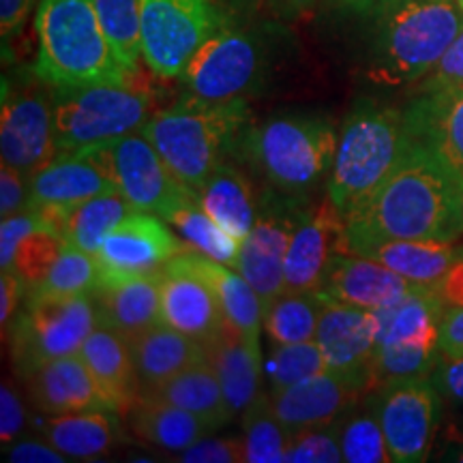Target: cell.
Listing matches in <instances>:
<instances>
[{"instance_id": "cell-1", "label": "cell", "mask_w": 463, "mask_h": 463, "mask_svg": "<svg viewBox=\"0 0 463 463\" xmlns=\"http://www.w3.org/2000/svg\"><path fill=\"white\" fill-rule=\"evenodd\" d=\"M339 253L378 241L457 242L463 236V172L425 144L344 215Z\"/></svg>"}, {"instance_id": "cell-2", "label": "cell", "mask_w": 463, "mask_h": 463, "mask_svg": "<svg viewBox=\"0 0 463 463\" xmlns=\"http://www.w3.org/2000/svg\"><path fill=\"white\" fill-rule=\"evenodd\" d=\"M364 78L380 86L420 82L463 28L457 0H369Z\"/></svg>"}, {"instance_id": "cell-3", "label": "cell", "mask_w": 463, "mask_h": 463, "mask_svg": "<svg viewBox=\"0 0 463 463\" xmlns=\"http://www.w3.org/2000/svg\"><path fill=\"white\" fill-rule=\"evenodd\" d=\"M249 125L251 109L242 97L208 101L189 92L170 108L155 112L140 131L174 178L198 195L232 150H239Z\"/></svg>"}, {"instance_id": "cell-4", "label": "cell", "mask_w": 463, "mask_h": 463, "mask_svg": "<svg viewBox=\"0 0 463 463\" xmlns=\"http://www.w3.org/2000/svg\"><path fill=\"white\" fill-rule=\"evenodd\" d=\"M34 75L48 86L133 84L118 61L95 0H42L34 15Z\"/></svg>"}, {"instance_id": "cell-5", "label": "cell", "mask_w": 463, "mask_h": 463, "mask_svg": "<svg viewBox=\"0 0 463 463\" xmlns=\"http://www.w3.org/2000/svg\"><path fill=\"white\" fill-rule=\"evenodd\" d=\"M412 142L402 109L356 103L341 125L326 195L345 215L389 178Z\"/></svg>"}, {"instance_id": "cell-6", "label": "cell", "mask_w": 463, "mask_h": 463, "mask_svg": "<svg viewBox=\"0 0 463 463\" xmlns=\"http://www.w3.org/2000/svg\"><path fill=\"white\" fill-rule=\"evenodd\" d=\"M339 133L326 116L279 114L251 127L239 150L270 187L303 195L331 172Z\"/></svg>"}, {"instance_id": "cell-7", "label": "cell", "mask_w": 463, "mask_h": 463, "mask_svg": "<svg viewBox=\"0 0 463 463\" xmlns=\"http://www.w3.org/2000/svg\"><path fill=\"white\" fill-rule=\"evenodd\" d=\"M153 114V95L133 84L52 86L58 153L109 146L140 131Z\"/></svg>"}, {"instance_id": "cell-8", "label": "cell", "mask_w": 463, "mask_h": 463, "mask_svg": "<svg viewBox=\"0 0 463 463\" xmlns=\"http://www.w3.org/2000/svg\"><path fill=\"white\" fill-rule=\"evenodd\" d=\"M99 324L92 294L82 297H24V307L11 324V358L20 380L43 364L80 354Z\"/></svg>"}, {"instance_id": "cell-9", "label": "cell", "mask_w": 463, "mask_h": 463, "mask_svg": "<svg viewBox=\"0 0 463 463\" xmlns=\"http://www.w3.org/2000/svg\"><path fill=\"white\" fill-rule=\"evenodd\" d=\"M222 24L213 0H140L142 61L157 78H178Z\"/></svg>"}, {"instance_id": "cell-10", "label": "cell", "mask_w": 463, "mask_h": 463, "mask_svg": "<svg viewBox=\"0 0 463 463\" xmlns=\"http://www.w3.org/2000/svg\"><path fill=\"white\" fill-rule=\"evenodd\" d=\"M264 71L266 52L258 34L222 24L195 52L181 78L191 95L228 101L256 89Z\"/></svg>"}, {"instance_id": "cell-11", "label": "cell", "mask_w": 463, "mask_h": 463, "mask_svg": "<svg viewBox=\"0 0 463 463\" xmlns=\"http://www.w3.org/2000/svg\"><path fill=\"white\" fill-rule=\"evenodd\" d=\"M303 195L269 187L258 198V215L247 239L241 242L236 270L256 288L266 307L283 292V266L294 230L305 217Z\"/></svg>"}, {"instance_id": "cell-12", "label": "cell", "mask_w": 463, "mask_h": 463, "mask_svg": "<svg viewBox=\"0 0 463 463\" xmlns=\"http://www.w3.org/2000/svg\"><path fill=\"white\" fill-rule=\"evenodd\" d=\"M391 459L420 463L430 457L438 427L439 391L431 375L391 382L382 386L373 402Z\"/></svg>"}, {"instance_id": "cell-13", "label": "cell", "mask_w": 463, "mask_h": 463, "mask_svg": "<svg viewBox=\"0 0 463 463\" xmlns=\"http://www.w3.org/2000/svg\"><path fill=\"white\" fill-rule=\"evenodd\" d=\"M56 155L52 92L37 84L9 92L3 84V114H0L3 164L15 167L31 181Z\"/></svg>"}, {"instance_id": "cell-14", "label": "cell", "mask_w": 463, "mask_h": 463, "mask_svg": "<svg viewBox=\"0 0 463 463\" xmlns=\"http://www.w3.org/2000/svg\"><path fill=\"white\" fill-rule=\"evenodd\" d=\"M109 165L120 195L131 202L136 211L155 213L164 217L178 204L198 198L174 178L170 167L161 159L142 131L120 137L109 144Z\"/></svg>"}, {"instance_id": "cell-15", "label": "cell", "mask_w": 463, "mask_h": 463, "mask_svg": "<svg viewBox=\"0 0 463 463\" xmlns=\"http://www.w3.org/2000/svg\"><path fill=\"white\" fill-rule=\"evenodd\" d=\"M316 344L322 350L326 372L372 391V364L378 350V317L372 309L326 298Z\"/></svg>"}, {"instance_id": "cell-16", "label": "cell", "mask_w": 463, "mask_h": 463, "mask_svg": "<svg viewBox=\"0 0 463 463\" xmlns=\"http://www.w3.org/2000/svg\"><path fill=\"white\" fill-rule=\"evenodd\" d=\"M155 213L133 211L103 242L97 262L101 275H144L161 270L178 253L191 251Z\"/></svg>"}, {"instance_id": "cell-17", "label": "cell", "mask_w": 463, "mask_h": 463, "mask_svg": "<svg viewBox=\"0 0 463 463\" xmlns=\"http://www.w3.org/2000/svg\"><path fill=\"white\" fill-rule=\"evenodd\" d=\"M109 191H118L109 165V146L58 153L31 178V208L71 211Z\"/></svg>"}, {"instance_id": "cell-18", "label": "cell", "mask_w": 463, "mask_h": 463, "mask_svg": "<svg viewBox=\"0 0 463 463\" xmlns=\"http://www.w3.org/2000/svg\"><path fill=\"white\" fill-rule=\"evenodd\" d=\"M345 219L335 202L324 198L294 230L283 266V292H316L339 253Z\"/></svg>"}, {"instance_id": "cell-19", "label": "cell", "mask_w": 463, "mask_h": 463, "mask_svg": "<svg viewBox=\"0 0 463 463\" xmlns=\"http://www.w3.org/2000/svg\"><path fill=\"white\" fill-rule=\"evenodd\" d=\"M367 389L337 373L322 372L286 389L270 391L269 402L286 430L300 431L333 425L361 399Z\"/></svg>"}, {"instance_id": "cell-20", "label": "cell", "mask_w": 463, "mask_h": 463, "mask_svg": "<svg viewBox=\"0 0 463 463\" xmlns=\"http://www.w3.org/2000/svg\"><path fill=\"white\" fill-rule=\"evenodd\" d=\"M416 288L419 283L405 279L372 258L337 253L328 266L320 292L335 303L375 311L399 303Z\"/></svg>"}, {"instance_id": "cell-21", "label": "cell", "mask_w": 463, "mask_h": 463, "mask_svg": "<svg viewBox=\"0 0 463 463\" xmlns=\"http://www.w3.org/2000/svg\"><path fill=\"white\" fill-rule=\"evenodd\" d=\"M161 279L164 269L144 275H101L95 298L99 324L114 328L127 339L161 324Z\"/></svg>"}, {"instance_id": "cell-22", "label": "cell", "mask_w": 463, "mask_h": 463, "mask_svg": "<svg viewBox=\"0 0 463 463\" xmlns=\"http://www.w3.org/2000/svg\"><path fill=\"white\" fill-rule=\"evenodd\" d=\"M225 322L228 320L211 286L200 275L170 260L161 279V324L206 344L222 331Z\"/></svg>"}, {"instance_id": "cell-23", "label": "cell", "mask_w": 463, "mask_h": 463, "mask_svg": "<svg viewBox=\"0 0 463 463\" xmlns=\"http://www.w3.org/2000/svg\"><path fill=\"white\" fill-rule=\"evenodd\" d=\"M26 386L34 408L48 416L86 412V410L114 412L112 403L103 395L80 354L43 364L26 380Z\"/></svg>"}, {"instance_id": "cell-24", "label": "cell", "mask_w": 463, "mask_h": 463, "mask_svg": "<svg viewBox=\"0 0 463 463\" xmlns=\"http://www.w3.org/2000/svg\"><path fill=\"white\" fill-rule=\"evenodd\" d=\"M172 262L200 275L215 292L225 320L241 333V337L253 350L262 352V347H260V335H262L264 324L262 298L239 270L200 251H183L176 258H172Z\"/></svg>"}, {"instance_id": "cell-25", "label": "cell", "mask_w": 463, "mask_h": 463, "mask_svg": "<svg viewBox=\"0 0 463 463\" xmlns=\"http://www.w3.org/2000/svg\"><path fill=\"white\" fill-rule=\"evenodd\" d=\"M80 356L84 358L103 395L109 399L114 412H129L142 392L129 339L106 324H97L95 331L84 341Z\"/></svg>"}, {"instance_id": "cell-26", "label": "cell", "mask_w": 463, "mask_h": 463, "mask_svg": "<svg viewBox=\"0 0 463 463\" xmlns=\"http://www.w3.org/2000/svg\"><path fill=\"white\" fill-rule=\"evenodd\" d=\"M403 112L412 140L463 172V86L422 92Z\"/></svg>"}, {"instance_id": "cell-27", "label": "cell", "mask_w": 463, "mask_h": 463, "mask_svg": "<svg viewBox=\"0 0 463 463\" xmlns=\"http://www.w3.org/2000/svg\"><path fill=\"white\" fill-rule=\"evenodd\" d=\"M344 253L372 258L419 286H438L450 266L463 258V245L439 241H378L350 247Z\"/></svg>"}, {"instance_id": "cell-28", "label": "cell", "mask_w": 463, "mask_h": 463, "mask_svg": "<svg viewBox=\"0 0 463 463\" xmlns=\"http://www.w3.org/2000/svg\"><path fill=\"white\" fill-rule=\"evenodd\" d=\"M204 345L232 414L242 412L260 392V380L264 375L262 352L253 350L230 322Z\"/></svg>"}, {"instance_id": "cell-29", "label": "cell", "mask_w": 463, "mask_h": 463, "mask_svg": "<svg viewBox=\"0 0 463 463\" xmlns=\"http://www.w3.org/2000/svg\"><path fill=\"white\" fill-rule=\"evenodd\" d=\"M129 344L142 389L157 386L208 358L206 345L202 341L167 324H157L136 335L129 339Z\"/></svg>"}, {"instance_id": "cell-30", "label": "cell", "mask_w": 463, "mask_h": 463, "mask_svg": "<svg viewBox=\"0 0 463 463\" xmlns=\"http://www.w3.org/2000/svg\"><path fill=\"white\" fill-rule=\"evenodd\" d=\"M45 442L69 457V461H92L108 455L120 439L118 422L109 410H86L50 416L39 422Z\"/></svg>"}, {"instance_id": "cell-31", "label": "cell", "mask_w": 463, "mask_h": 463, "mask_svg": "<svg viewBox=\"0 0 463 463\" xmlns=\"http://www.w3.org/2000/svg\"><path fill=\"white\" fill-rule=\"evenodd\" d=\"M142 395L161 399V402H167L200 416L213 431L228 425L232 416H234L228 402H225L222 382H219L208 358L184 369L183 373L161 382L157 386L142 389Z\"/></svg>"}, {"instance_id": "cell-32", "label": "cell", "mask_w": 463, "mask_h": 463, "mask_svg": "<svg viewBox=\"0 0 463 463\" xmlns=\"http://www.w3.org/2000/svg\"><path fill=\"white\" fill-rule=\"evenodd\" d=\"M127 419L137 438L157 449L170 450V453H181L198 439L206 438L208 433H213L200 416L161 402V399L142 395V392L127 412Z\"/></svg>"}, {"instance_id": "cell-33", "label": "cell", "mask_w": 463, "mask_h": 463, "mask_svg": "<svg viewBox=\"0 0 463 463\" xmlns=\"http://www.w3.org/2000/svg\"><path fill=\"white\" fill-rule=\"evenodd\" d=\"M198 202L208 215L241 242L256 223L258 198H253L245 174L228 161L208 176L204 187L198 191Z\"/></svg>"}, {"instance_id": "cell-34", "label": "cell", "mask_w": 463, "mask_h": 463, "mask_svg": "<svg viewBox=\"0 0 463 463\" xmlns=\"http://www.w3.org/2000/svg\"><path fill=\"white\" fill-rule=\"evenodd\" d=\"M378 317V345L403 341L439 339V324L447 314L436 286H419L399 303L375 309Z\"/></svg>"}, {"instance_id": "cell-35", "label": "cell", "mask_w": 463, "mask_h": 463, "mask_svg": "<svg viewBox=\"0 0 463 463\" xmlns=\"http://www.w3.org/2000/svg\"><path fill=\"white\" fill-rule=\"evenodd\" d=\"M165 222L178 232L184 245L191 251H200L204 256L217 260L236 269L241 256V241L228 234L204 208L198 198H191L178 204L165 215Z\"/></svg>"}, {"instance_id": "cell-36", "label": "cell", "mask_w": 463, "mask_h": 463, "mask_svg": "<svg viewBox=\"0 0 463 463\" xmlns=\"http://www.w3.org/2000/svg\"><path fill=\"white\" fill-rule=\"evenodd\" d=\"M326 297L316 292H281L264 307V326L273 344L314 341Z\"/></svg>"}, {"instance_id": "cell-37", "label": "cell", "mask_w": 463, "mask_h": 463, "mask_svg": "<svg viewBox=\"0 0 463 463\" xmlns=\"http://www.w3.org/2000/svg\"><path fill=\"white\" fill-rule=\"evenodd\" d=\"M133 211L136 208L131 206V202L118 191H109V194L86 200L69 213L65 241L86 253L97 256L109 232Z\"/></svg>"}, {"instance_id": "cell-38", "label": "cell", "mask_w": 463, "mask_h": 463, "mask_svg": "<svg viewBox=\"0 0 463 463\" xmlns=\"http://www.w3.org/2000/svg\"><path fill=\"white\" fill-rule=\"evenodd\" d=\"M439 361H442L439 339L378 345L372 364V389H382L391 382L431 375Z\"/></svg>"}, {"instance_id": "cell-39", "label": "cell", "mask_w": 463, "mask_h": 463, "mask_svg": "<svg viewBox=\"0 0 463 463\" xmlns=\"http://www.w3.org/2000/svg\"><path fill=\"white\" fill-rule=\"evenodd\" d=\"M292 431L286 430L270 408L269 395L258 397L242 410V447L245 463H281L286 461Z\"/></svg>"}, {"instance_id": "cell-40", "label": "cell", "mask_w": 463, "mask_h": 463, "mask_svg": "<svg viewBox=\"0 0 463 463\" xmlns=\"http://www.w3.org/2000/svg\"><path fill=\"white\" fill-rule=\"evenodd\" d=\"M97 283H99L97 256L65 241L61 256L37 286L26 289V297H82V294L95 292Z\"/></svg>"}, {"instance_id": "cell-41", "label": "cell", "mask_w": 463, "mask_h": 463, "mask_svg": "<svg viewBox=\"0 0 463 463\" xmlns=\"http://www.w3.org/2000/svg\"><path fill=\"white\" fill-rule=\"evenodd\" d=\"M95 9L118 61L129 73H140V0H95Z\"/></svg>"}, {"instance_id": "cell-42", "label": "cell", "mask_w": 463, "mask_h": 463, "mask_svg": "<svg viewBox=\"0 0 463 463\" xmlns=\"http://www.w3.org/2000/svg\"><path fill=\"white\" fill-rule=\"evenodd\" d=\"M322 372H326V363L316 339L300 344H275V350L264 361V375L273 391L298 384Z\"/></svg>"}, {"instance_id": "cell-43", "label": "cell", "mask_w": 463, "mask_h": 463, "mask_svg": "<svg viewBox=\"0 0 463 463\" xmlns=\"http://www.w3.org/2000/svg\"><path fill=\"white\" fill-rule=\"evenodd\" d=\"M339 442L344 461L347 463H386L391 459L389 444H386L384 431L378 416L363 412L350 416L339 427Z\"/></svg>"}, {"instance_id": "cell-44", "label": "cell", "mask_w": 463, "mask_h": 463, "mask_svg": "<svg viewBox=\"0 0 463 463\" xmlns=\"http://www.w3.org/2000/svg\"><path fill=\"white\" fill-rule=\"evenodd\" d=\"M62 245H65L62 236L39 225L37 230H33L26 236L20 249H17L14 269L11 270H15L24 279L26 289L37 286L50 270V266L56 262V258L61 256Z\"/></svg>"}, {"instance_id": "cell-45", "label": "cell", "mask_w": 463, "mask_h": 463, "mask_svg": "<svg viewBox=\"0 0 463 463\" xmlns=\"http://www.w3.org/2000/svg\"><path fill=\"white\" fill-rule=\"evenodd\" d=\"M286 461L289 463H339L344 461L339 427L324 425L294 431L289 438Z\"/></svg>"}, {"instance_id": "cell-46", "label": "cell", "mask_w": 463, "mask_h": 463, "mask_svg": "<svg viewBox=\"0 0 463 463\" xmlns=\"http://www.w3.org/2000/svg\"><path fill=\"white\" fill-rule=\"evenodd\" d=\"M183 463H245L242 438H202L174 457Z\"/></svg>"}, {"instance_id": "cell-47", "label": "cell", "mask_w": 463, "mask_h": 463, "mask_svg": "<svg viewBox=\"0 0 463 463\" xmlns=\"http://www.w3.org/2000/svg\"><path fill=\"white\" fill-rule=\"evenodd\" d=\"M463 86V28L439 62L420 80L422 92H439Z\"/></svg>"}, {"instance_id": "cell-48", "label": "cell", "mask_w": 463, "mask_h": 463, "mask_svg": "<svg viewBox=\"0 0 463 463\" xmlns=\"http://www.w3.org/2000/svg\"><path fill=\"white\" fill-rule=\"evenodd\" d=\"M37 228L39 219L33 208L3 219V225H0V266H3V270L14 269L17 249H20L26 236Z\"/></svg>"}, {"instance_id": "cell-49", "label": "cell", "mask_w": 463, "mask_h": 463, "mask_svg": "<svg viewBox=\"0 0 463 463\" xmlns=\"http://www.w3.org/2000/svg\"><path fill=\"white\" fill-rule=\"evenodd\" d=\"M31 208V181L15 167H0V215L11 217Z\"/></svg>"}, {"instance_id": "cell-50", "label": "cell", "mask_w": 463, "mask_h": 463, "mask_svg": "<svg viewBox=\"0 0 463 463\" xmlns=\"http://www.w3.org/2000/svg\"><path fill=\"white\" fill-rule=\"evenodd\" d=\"M26 425V410L24 402L17 395L15 389H11L7 382H3L0 389V442L3 447L14 444Z\"/></svg>"}, {"instance_id": "cell-51", "label": "cell", "mask_w": 463, "mask_h": 463, "mask_svg": "<svg viewBox=\"0 0 463 463\" xmlns=\"http://www.w3.org/2000/svg\"><path fill=\"white\" fill-rule=\"evenodd\" d=\"M7 453L9 461L15 463H65L69 461L67 455L52 447L45 439H22V442L11 444Z\"/></svg>"}, {"instance_id": "cell-52", "label": "cell", "mask_w": 463, "mask_h": 463, "mask_svg": "<svg viewBox=\"0 0 463 463\" xmlns=\"http://www.w3.org/2000/svg\"><path fill=\"white\" fill-rule=\"evenodd\" d=\"M431 380L438 386L439 395L455 403H463V354L442 358L438 367L433 369Z\"/></svg>"}, {"instance_id": "cell-53", "label": "cell", "mask_w": 463, "mask_h": 463, "mask_svg": "<svg viewBox=\"0 0 463 463\" xmlns=\"http://www.w3.org/2000/svg\"><path fill=\"white\" fill-rule=\"evenodd\" d=\"M26 297V283L15 270H3L0 277V324L3 333H7V324L14 317L20 300Z\"/></svg>"}, {"instance_id": "cell-54", "label": "cell", "mask_w": 463, "mask_h": 463, "mask_svg": "<svg viewBox=\"0 0 463 463\" xmlns=\"http://www.w3.org/2000/svg\"><path fill=\"white\" fill-rule=\"evenodd\" d=\"M439 350L442 358L463 354V307L449 309L439 324Z\"/></svg>"}, {"instance_id": "cell-55", "label": "cell", "mask_w": 463, "mask_h": 463, "mask_svg": "<svg viewBox=\"0 0 463 463\" xmlns=\"http://www.w3.org/2000/svg\"><path fill=\"white\" fill-rule=\"evenodd\" d=\"M33 5L34 0H0V33L5 42L24 28Z\"/></svg>"}, {"instance_id": "cell-56", "label": "cell", "mask_w": 463, "mask_h": 463, "mask_svg": "<svg viewBox=\"0 0 463 463\" xmlns=\"http://www.w3.org/2000/svg\"><path fill=\"white\" fill-rule=\"evenodd\" d=\"M436 288L447 311L463 307V258L450 266L449 273L438 281Z\"/></svg>"}, {"instance_id": "cell-57", "label": "cell", "mask_w": 463, "mask_h": 463, "mask_svg": "<svg viewBox=\"0 0 463 463\" xmlns=\"http://www.w3.org/2000/svg\"><path fill=\"white\" fill-rule=\"evenodd\" d=\"M270 3H273V7L279 11V14H300V11L316 5L317 0H270Z\"/></svg>"}, {"instance_id": "cell-58", "label": "cell", "mask_w": 463, "mask_h": 463, "mask_svg": "<svg viewBox=\"0 0 463 463\" xmlns=\"http://www.w3.org/2000/svg\"><path fill=\"white\" fill-rule=\"evenodd\" d=\"M339 3H344V5H347V7H361V5H364V3H369V0H339Z\"/></svg>"}, {"instance_id": "cell-59", "label": "cell", "mask_w": 463, "mask_h": 463, "mask_svg": "<svg viewBox=\"0 0 463 463\" xmlns=\"http://www.w3.org/2000/svg\"><path fill=\"white\" fill-rule=\"evenodd\" d=\"M455 459L463 463V449H461V450H457V453H455Z\"/></svg>"}, {"instance_id": "cell-60", "label": "cell", "mask_w": 463, "mask_h": 463, "mask_svg": "<svg viewBox=\"0 0 463 463\" xmlns=\"http://www.w3.org/2000/svg\"><path fill=\"white\" fill-rule=\"evenodd\" d=\"M457 3H459V7L463 9V0H457Z\"/></svg>"}]
</instances>
